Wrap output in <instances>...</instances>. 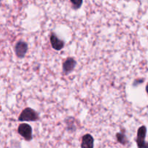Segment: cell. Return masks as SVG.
<instances>
[{"instance_id": "cell-1", "label": "cell", "mask_w": 148, "mask_h": 148, "mask_svg": "<svg viewBox=\"0 0 148 148\" xmlns=\"http://www.w3.org/2000/svg\"><path fill=\"white\" fill-rule=\"evenodd\" d=\"M39 119L38 113L30 107H26L18 117L19 121H36Z\"/></svg>"}, {"instance_id": "cell-2", "label": "cell", "mask_w": 148, "mask_h": 148, "mask_svg": "<svg viewBox=\"0 0 148 148\" xmlns=\"http://www.w3.org/2000/svg\"><path fill=\"white\" fill-rule=\"evenodd\" d=\"M147 134V128L145 126H142L137 131V137L136 139L138 148H148L147 142L145 141Z\"/></svg>"}, {"instance_id": "cell-3", "label": "cell", "mask_w": 148, "mask_h": 148, "mask_svg": "<svg viewBox=\"0 0 148 148\" xmlns=\"http://www.w3.org/2000/svg\"><path fill=\"white\" fill-rule=\"evenodd\" d=\"M18 133L25 140L31 141L33 139V129L29 124L22 123L18 127Z\"/></svg>"}, {"instance_id": "cell-4", "label": "cell", "mask_w": 148, "mask_h": 148, "mask_svg": "<svg viewBox=\"0 0 148 148\" xmlns=\"http://www.w3.org/2000/svg\"><path fill=\"white\" fill-rule=\"evenodd\" d=\"M28 45L25 41H19L14 46V52L18 58H23L27 53Z\"/></svg>"}, {"instance_id": "cell-5", "label": "cell", "mask_w": 148, "mask_h": 148, "mask_svg": "<svg viewBox=\"0 0 148 148\" xmlns=\"http://www.w3.org/2000/svg\"><path fill=\"white\" fill-rule=\"evenodd\" d=\"M77 65V62L73 57H68L64 62L62 68H63V73L65 75H68L71 72L73 71Z\"/></svg>"}, {"instance_id": "cell-6", "label": "cell", "mask_w": 148, "mask_h": 148, "mask_svg": "<svg viewBox=\"0 0 148 148\" xmlns=\"http://www.w3.org/2000/svg\"><path fill=\"white\" fill-rule=\"evenodd\" d=\"M50 42L53 49L56 51L62 50L64 46V41L59 39L55 33H52L50 36Z\"/></svg>"}, {"instance_id": "cell-7", "label": "cell", "mask_w": 148, "mask_h": 148, "mask_svg": "<svg viewBox=\"0 0 148 148\" xmlns=\"http://www.w3.org/2000/svg\"><path fill=\"white\" fill-rule=\"evenodd\" d=\"M94 139L92 135L87 133L82 136L81 148H93Z\"/></svg>"}, {"instance_id": "cell-8", "label": "cell", "mask_w": 148, "mask_h": 148, "mask_svg": "<svg viewBox=\"0 0 148 148\" xmlns=\"http://www.w3.org/2000/svg\"><path fill=\"white\" fill-rule=\"evenodd\" d=\"M116 139L117 141L122 145H126L127 143H128V139H127V136H126L125 133H122V132H118L116 133Z\"/></svg>"}, {"instance_id": "cell-9", "label": "cell", "mask_w": 148, "mask_h": 148, "mask_svg": "<svg viewBox=\"0 0 148 148\" xmlns=\"http://www.w3.org/2000/svg\"><path fill=\"white\" fill-rule=\"evenodd\" d=\"M72 4V7L75 10H77L82 6V0H70Z\"/></svg>"}]
</instances>
